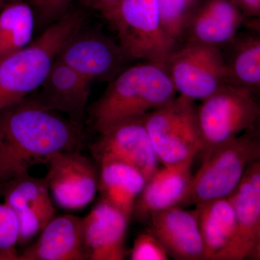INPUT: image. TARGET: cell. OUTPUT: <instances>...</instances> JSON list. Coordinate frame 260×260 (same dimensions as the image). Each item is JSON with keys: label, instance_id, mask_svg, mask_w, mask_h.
Segmentation results:
<instances>
[{"label": "cell", "instance_id": "obj_31", "mask_svg": "<svg viewBox=\"0 0 260 260\" xmlns=\"http://www.w3.org/2000/svg\"><path fill=\"white\" fill-rule=\"evenodd\" d=\"M0 1H2V0H0Z\"/></svg>", "mask_w": 260, "mask_h": 260}, {"label": "cell", "instance_id": "obj_9", "mask_svg": "<svg viewBox=\"0 0 260 260\" xmlns=\"http://www.w3.org/2000/svg\"><path fill=\"white\" fill-rule=\"evenodd\" d=\"M46 181L51 199L67 210H82L95 199L99 191V169L93 160L78 150L49 155Z\"/></svg>", "mask_w": 260, "mask_h": 260}, {"label": "cell", "instance_id": "obj_2", "mask_svg": "<svg viewBox=\"0 0 260 260\" xmlns=\"http://www.w3.org/2000/svg\"><path fill=\"white\" fill-rule=\"evenodd\" d=\"M177 96L164 68L148 62L121 70L109 82L102 96L88 108L87 116L96 133L144 117Z\"/></svg>", "mask_w": 260, "mask_h": 260}, {"label": "cell", "instance_id": "obj_4", "mask_svg": "<svg viewBox=\"0 0 260 260\" xmlns=\"http://www.w3.org/2000/svg\"><path fill=\"white\" fill-rule=\"evenodd\" d=\"M260 160L257 126L203 153L201 167L191 177L180 207L227 198L237 189L248 168Z\"/></svg>", "mask_w": 260, "mask_h": 260}, {"label": "cell", "instance_id": "obj_6", "mask_svg": "<svg viewBox=\"0 0 260 260\" xmlns=\"http://www.w3.org/2000/svg\"><path fill=\"white\" fill-rule=\"evenodd\" d=\"M194 101L179 95L143 117L159 162L174 165L203 150Z\"/></svg>", "mask_w": 260, "mask_h": 260}, {"label": "cell", "instance_id": "obj_25", "mask_svg": "<svg viewBox=\"0 0 260 260\" xmlns=\"http://www.w3.org/2000/svg\"><path fill=\"white\" fill-rule=\"evenodd\" d=\"M18 219L9 206L0 203V260H19Z\"/></svg>", "mask_w": 260, "mask_h": 260}, {"label": "cell", "instance_id": "obj_5", "mask_svg": "<svg viewBox=\"0 0 260 260\" xmlns=\"http://www.w3.org/2000/svg\"><path fill=\"white\" fill-rule=\"evenodd\" d=\"M107 20L128 61L143 59L164 68L177 47L164 28L158 0H120Z\"/></svg>", "mask_w": 260, "mask_h": 260}, {"label": "cell", "instance_id": "obj_26", "mask_svg": "<svg viewBox=\"0 0 260 260\" xmlns=\"http://www.w3.org/2000/svg\"><path fill=\"white\" fill-rule=\"evenodd\" d=\"M169 259V254L161 243L148 230L140 233L136 237L130 250V259L132 260Z\"/></svg>", "mask_w": 260, "mask_h": 260}, {"label": "cell", "instance_id": "obj_11", "mask_svg": "<svg viewBox=\"0 0 260 260\" xmlns=\"http://www.w3.org/2000/svg\"><path fill=\"white\" fill-rule=\"evenodd\" d=\"M57 59L92 83L110 81L128 61L118 42L85 25L70 38Z\"/></svg>", "mask_w": 260, "mask_h": 260}, {"label": "cell", "instance_id": "obj_24", "mask_svg": "<svg viewBox=\"0 0 260 260\" xmlns=\"http://www.w3.org/2000/svg\"><path fill=\"white\" fill-rule=\"evenodd\" d=\"M200 0H158L164 28L177 42L180 40L189 15Z\"/></svg>", "mask_w": 260, "mask_h": 260}, {"label": "cell", "instance_id": "obj_15", "mask_svg": "<svg viewBox=\"0 0 260 260\" xmlns=\"http://www.w3.org/2000/svg\"><path fill=\"white\" fill-rule=\"evenodd\" d=\"M147 220V230L161 243L169 257L176 260H205L196 210L172 207L150 214Z\"/></svg>", "mask_w": 260, "mask_h": 260}, {"label": "cell", "instance_id": "obj_27", "mask_svg": "<svg viewBox=\"0 0 260 260\" xmlns=\"http://www.w3.org/2000/svg\"><path fill=\"white\" fill-rule=\"evenodd\" d=\"M73 0H30L37 25L45 28L70 9Z\"/></svg>", "mask_w": 260, "mask_h": 260}, {"label": "cell", "instance_id": "obj_7", "mask_svg": "<svg viewBox=\"0 0 260 260\" xmlns=\"http://www.w3.org/2000/svg\"><path fill=\"white\" fill-rule=\"evenodd\" d=\"M204 153L257 126L260 107L248 89L225 84L197 109Z\"/></svg>", "mask_w": 260, "mask_h": 260}, {"label": "cell", "instance_id": "obj_28", "mask_svg": "<svg viewBox=\"0 0 260 260\" xmlns=\"http://www.w3.org/2000/svg\"><path fill=\"white\" fill-rule=\"evenodd\" d=\"M245 18L259 19L260 0H229Z\"/></svg>", "mask_w": 260, "mask_h": 260}, {"label": "cell", "instance_id": "obj_3", "mask_svg": "<svg viewBox=\"0 0 260 260\" xmlns=\"http://www.w3.org/2000/svg\"><path fill=\"white\" fill-rule=\"evenodd\" d=\"M85 22L83 11L70 9L35 41L0 61V109L23 100L41 86L62 48Z\"/></svg>", "mask_w": 260, "mask_h": 260}, {"label": "cell", "instance_id": "obj_23", "mask_svg": "<svg viewBox=\"0 0 260 260\" xmlns=\"http://www.w3.org/2000/svg\"><path fill=\"white\" fill-rule=\"evenodd\" d=\"M36 25L31 5L20 0L5 3L0 10V61L32 42Z\"/></svg>", "mask_w": 260, "mask_h": 260}, {"label": "cell", "instance_id": "obj_14", "mask_svg": "<svg viewBox=\"0 0 260 260\" xmlns=\"http://www.w3.org/2000/svg\"><path fill=\"white\" fill-rule=\"evenodd\" d=\"M91 84L56 59L46 79L31 95L43 107L65 114L70 120L83 126Z\"/></svg>", "mask_w": 260, "mask_h": 260}, {"label": "cell", "instance_id": "obj_10", "mask_svg": "<svg viewBox=\"0 0 260 260\" xmlns=\"http://www.w3.org/2000/svg\"><path fill=\"white\" fill-rule=\"evenodd\" d=\"M235 212V231L229 245L211 260L260 259V160L248 168L229 196Z\"/></svg>", "mask_w": 260, "mask_h": 260}, {"label": "cell", "instance_id": "obj_20", "mask_svg": "<svg viewBox=\"0 0 260 260\" xmlns=\"http://www.w3.org/2000/svg\"><path fill=\"white\" fill-rule=\"evenodd\" d=\"M220 49L225 84L257 94L260 89L259 29L251 28L249 31L238 32Z\"/></svg>", "mask_w": 260, "mask_h": 260}, {"label": "cell", "instance_id": "obj_22", "mask_svg": "<svg viewBox=\"0 0 260 260\" xmlns=\"http://www.w3.org/2000/svg\"><path fill=\"white\" fill-rule=\"evenodd\" d=\"M205 260H211L232 241L235 231V212L229 197L195 205Z\"/></svg>", "mask_w": 260, "mask_h": 260}, {"label": "cell", "instance_id": "obj_21", "mask_svg": "<svg viewBox=\"0 0 260 260\" xmlns=\"http://www.w3.org/2000/svg\"><path fill=\"white\" fill-rule=\"evenodd\" d=\"M99 165L101 200L120 210L130 220L146 179L139 170L125 162L105 160Z\"/></svg>", "mask_w": 260, "mask_h": 260}, {"label": "cell", "instance_id": "obj_12", "mask_svg": "<svg viewBox=\"0 0 260 260\" xmlns=\"http://www.w3.org/2000/svg\"><path fill=\"white\" fill-rule=\"evenodd\" d=\"M0 197L18 219V246L28 244L56 215L45 177L19 176L0 184Z\"/></svg>", "mask_w": 260, "mask_h": 260}, {"label": "cell", "instance_id": "obj_16", "mask_svg": "<svg viewBox=\"0 0 260 260\" xmlns=\"http://www.w3.org/2000/svg\"><path fill=\"white\" fill-rule=\"evenodd\" d=\"M129 222L120 210L100 200L83 218L84 248L87 260L124 259Z\"/></svg>", "mask_w": 260, "mask_h": 260}, {"label": "cell", "instance_id": "obj_8", "mask_svg": "<svg viewBox=\"0 0 260 260\" xmlns=\"http://www.w3.org/2000/svg\"><path fill=\"white\" fill-rule=\"evenodd\" d=\"M179 95L203 101L225 85L220 47L182 42L171 53L164 67Z\"/></svg>", "mask_w": 260, "mask_h": 260}, {"label": "cell", "instance_id": "obj_1", "mask_svg": "<svg viewBox=\"0 0 260 260\" xmlns=\"http://www.w3.org/2000/svg\"><path fill=\"white\" fill-rule=\"evenodd\" d=\"M83 129L43 107L31 94L0 109V184L28 174L52 154L81 151Z\"/></svg>", "mask_w": 260, "mask_h": 260}, {"label": "cell", "instance_id": "obj_18", "mask_svg": "<svg viewBox=\"0 0 260 260\" xmlns=\"http://www.w3.org/2000/svg\"><path fill=\"white\" fill-rule=\"evenodd\" d=\"M19 260H87L83 218L71 214L56 215L37 240L20 251Z\"/></svg>", "mask_w": 260, "mask_h": 260}, {"label": "cell", "instance_id": "obj_13", "mask_svg": "<svg viewBox=\"0 0 260 260\" xmlns=\"http://www.w3.org/2000/svg\"><path fill=\"white\" fill-rule=\"evenodd\" d=\"M90 149L98 164L105 160L125 162L139 170L147 181L160 168L143 117L100 133Z\"/></svg>", "mask_w": 260, "mask_h": 260}, {"label": "cell", "instance_id": "obj_30", "mask_svg": "<svg viewBox=\"0 0 260 260\" xmlns=\"http://www.w3.org/2000/svg\"><path fill=\"white\" fill-rule=\"evenodd\" d=\"M5 1H6V0H2V1H0V10L3 8V5H5Z\"/></svg>", "mask_w": 260, "mask_h": 260}, {"label": "cell", "instance_id": "obj_17", "mask_svg": "<svg viewBox=\"0 0 260 260\" xmlns=\"http://www.w3.org/2000/svg\"><path fill=\"white\" fill-rule=\"evenodd\" d=\"M245 16L229 0H200L186 20L179 43L222 47L235 37Z\"/></svg>", "mask_w": 260, "mask_h": 260}, {"label": "cell", "instance_id": "obj_19", "mask_svg": "<svg viewBox=\"0 0 260 260\" xmlns=\"http://www.w3.org/2000/svg\"><path fill=\"white\" fill-rule=\"evenodd\" d=\"M194 160L159 168L138 197L132 217L146 221L151 213L179 206L190 185Z\"/></svg>", "mask_w": 260, "mask_h": 260}, {"label": "cell", "instance_id": "obj_29", "mask_svg": "<svg viewBox=\"0 0 260 260\" xmlns=\"http://www.w3.org/2000/svg\"><path fill=\"white\" fill-rule=\"evenodd\" d=\"M120 0H83L87 6L99 12L107 20Z\"/></svg>", "mask_w": 260, "mask_h": 260}]
</instances>
